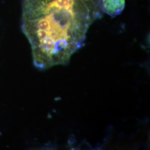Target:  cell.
<instances>
[{"label":"cell","mask_w":150,"mask_h":150,"mask_svg":"<svg viewBox=\"0 0 150 150\" xmlns=\"http://www.w3.org/2000/svg\"><path fill=\"white\" fill-rule=\"evenodd\" d=\"M88 10L92 12H97L101 10L100 0H82Z\"/></svg>","instance_id":"3"},{"label":"cell","mask_w":150,"mask_h":150,"mask_svg":"<svg viewBox=\"0 0 150 150\" xmlns=\"http://www.w3.org/2000/svg\"><path fill=\"white\" fill-rule=\"evenodd\" d=\"M126 4V0H100V7L102 13L111 17L121 14Z\"/></svg>","instance_id":"2"},{"label":"cell","mask_w":150,"mask_h":150,"mask_svg":"<svg viewBox=\"0 0 150 150\" xmlns=\"http://www.w3.org/2000/svg\"><path fill=\"white\" fill-rule=\"evenodd\" d=\"M95 21L82 0H23L22 29L35 66L45 70L67 64L84 45Z\"/></svg>","instance_id":"1"}]
</instances>
